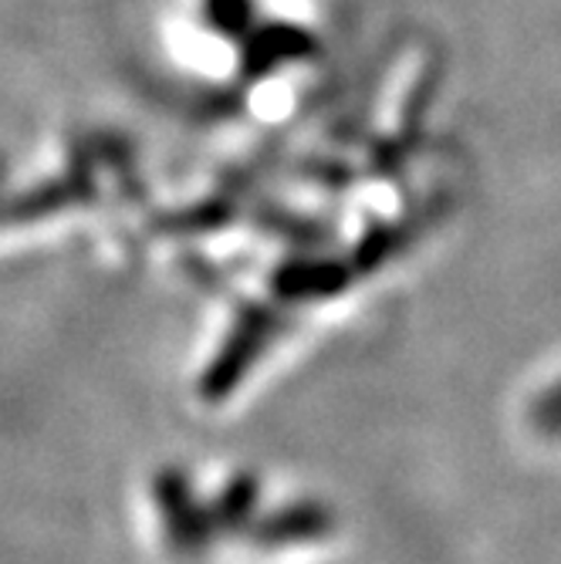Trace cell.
<instances>
[{"mask_svg":"<svg viewBox=\"0 0 561 564\" xmlns=\"http://www.w3.org/2000/svg\"><path fill=\"white\" fill-rule=\"evenodd\" d=\"M244 55H247V72L253 75H265V72H274L288 62H301L309 55V34L301 28H253L244 41Z\"/></svg>","mask_w":561,"mask_h":564,"instance_id":"1","label":"cell"},{"mask_svg":"<svg viewBox=\"0 0 561 564\" xmlns=\"http://www.w3.org/2000/svg\"><path fill=\"white\" fill-rule=\"evenodd\" d=\"M199 21L227 41H244L258 28V0H199Z\"/></svg>","mask_w":561,"mask_h":564,"instance_id":"2","label":"cell"}]
</instances>
